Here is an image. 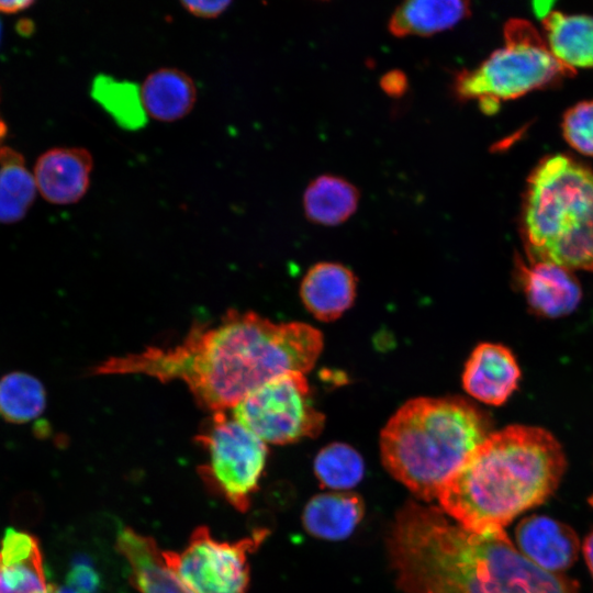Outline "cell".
Wrapping results in <instances>:
<instances>
[{
  "label": "cell",
  "instance_id": "cell-1",
  "mask_svg": "<svg viewBox=\"0 0 593 593\" xmlns=\"http://www.w3.org/2000/svg\"><path fill=\"white\" fill-rule=\"evenodd\" d=\"M323 349L322 333L305 323H275L230 310L214 324H195L170 346L110 357L94 376L143 374L182 381L209 413L232 411L245 396L288 372H309Z\"/></svg>",
  "mask_w": 593,
  "mask_h": 593
},
{
  "label": "cell",
  "instance_id": "cell-2",
  "mask_svg": "<svg viewBox=\"0 0 593 593\" xmlns=\"http://www.w3.org/2000/svg\"><path fill=\"white\" fill-rule=\"evenodd\" d=\"M566 466L563 449L548 430L510 425L486 437L444 484L437 500L443 512L467 530H503L555 492Z\"/></svg>",
  "mask_w": 593,
  "mask_h": 593
},
{
  "label": "cell",
  "instance_id": "cell-3",
  "mask_svg": "<svg viewBox=\"0 0 593 593\" xmlns=\"http://www.w3.org/2000/svg\"><path fill=\"white\" fill-rule=\"evenodd\" d=\"M486 412L460 396L405 402L381 432L388 471L423 500L437 499L448 479L492 433Z\"/></svg>",
  "mask_w": 593,
  "mask_h": 593
},
{
  "label": "cell",
  "instance_id": "cell-4",
  "mask_svg": "<svg viewBox=\"0 0 593 593\" xmlns=\"http://www.w3.org/2000/svg\"><path fill=\"white\" fill-rule=\"evenodd\" d=\"M522 233L528 260L593 271V171L562 154L527 179Z\"/></svg>",
  "mask_w": 593,
  "mask_h": 593
},
{
  "label": "cell",
  "instance_id": "cell-5",
  "mask_svg": "<svg viewBox=\"0 0 593 593\" xmlns=\"http://www.w3.org/2000/svg\"><path fill=\"white\" fill-rule=\"evenodd\" d=\"M574 75L575 69L551 53L529 21L514 18L504 25V46L478 67L460 70L454 80V92L460 100L477 99L490 114L501 100L522 97Z\"/></svg>",
  "mask_w": 593,
  "mask_h": 593
},
{
  "label": "cell",
  "instance_id": "cell-6",
  "mask_svg": "<svg viewBox=\"0 0 593 593\" xmlns=\"http://www.w3.org/2000/svg\"><path fill=\"white\" fill-rule=\"evenodd\" d=\"M195 440L206 452L200 477L233 507L246 511L266 465V443L227 412L212 413Z\"/></svg>",
  "mask_w": 593,
  "mask_h": 593
},
{
  "label": "cell",
  "instance_id": "cell-7",
  "mask_svg": "<svg viewBox=\"0 0 593 593\" xmlns=\"http://www.w3.org/2000/svg\"><path fill=\"white\" fill-rule=\"evenodd\" d=\"M232 416L264 443L286 445L314 438L325 424L302 372L279 376L245 396Z\"/></svg>",
  "mask_w": 593,
  "mask_h": 593
},
{
  "label": "cell",
  "instance_id": "cell-8",
  "mask_svg": "<svg viewBox=\"0 0 593 593\" xmlns=\"http://www.w3.org/2000/svg\"><path fill=\"white\" fill-rule=\"evenodd\" d=\"M266 532L236 542L214 539L209 528H197L180 552L164 551L165 558L193 593H246L249 583L247 553L255 550Z\"/></svg>",
  "mask_w": 593,
  "mask_h": 593
},
{
  "label": "cell",
  "instance_id": "cell-9",
  "mask_svg": "<svg viewBox=\"0 0 593 593\" xmlns=\"http://www.w3.org/2000/svg\"><path fill=\"white\" fill-rule=\"evenodd\" d=\"M515 277L532 311L542 317L569 315L582 298L574 271L549 261L528 260L516 255Z\"/></svg>",
  "mask_w": 593,
  "mask_h": 593
},
{
  "label": "cell",
  "instance_id": "cell-10",
  "mask_svg": "<svg viewBox=\"0 0 593 593\" xmlns=\"http://www.w3.org/2000/svg\"><path fill=\"white\" fill-rule=\"evenodd\" d=\"M93 157L83 147H55L43 153L34 166L37 191L53 204L67 205L87 193Z\"/></svg>",
  "mask_w": 593,
  "mask_h": 593
},
{
  "label": "cell",
  "instance_id": "cell-11",
  "mask_svg": "<svg viewBox=\"0 0 593 593\" xmlns=\"http://www.w3.org/2000/svg\"><path fill=\"white\" fill-rule=\"evenodd\" d=\"M521 369L513 353L495 343L479 344L468 358L462 372L465 391L477 401L499 406L515 392Z\"/></svg>",
  "mask_w": 593,
  "mask_h": 593
},
{
  "label": "cell",
  "instance_id": "cell-12",
  "mask_svg": "<svg viewBox=\"0 0 593 593\" xmlns=\"http://www.w3.org/2000/svg\"><path fill=\"white\" fill-rule=\"evenodd\" d=\"M515 539L523 556L551 573H560L570 568L580 551L575 532L570 526L544 515H532L522 519L516 526Z\"/></svg>",
  "mask_w": 593,
  "mask_h": 593
},
{
  "label": "cell",
  "instance_id": "cell-13",
  "mask_svg": "<svg viewBox=\"0 0 593 593\" xmlns=\"http://www.w3.org/2000/svg\"><path fill=\"white\" fill-rule=\"evenodd\" d=\"M116 548L127 561L131 581L141 593H193L152 537L124 528L118 535Z\"/></svg>",
  "mask_w": 593,
  "mask_h": 593
},
{
  "label": "cell",
  "instance_id": "cell-14",
  "mask_svg": "<svg viewBox=\"0 0 593 593\" xmlns=\"http://www.w3.org/2000/svg\"><path fill=\"white\" fill-rule=\"evenodd\" d=\"M357 292L354 272L338 262L312 266L300 284L305 309L318 321L333 322L351 307Z\"/></svg>",
  "mask_w": 593,
  "mask_h": 593
},
{
  "label": "cell",
  "instance_id": "cell-15",
  "mask_svg": "<svg viewBox=\"0 0 593 593\" xmlns=\"http://www.w3.org/2000/svg\"><path fill=\"white\" fill-rule=\"evenodd\" d=\"M37 539L7 529L0 546V593H51Z\"/></svg>",
  "mask_w": 593,
  "mask_h": 593
},
{
  "label": "cell",
  "instance_id": "cell-16",
  "mask_svg": "<svg viewBox=\"0 0 593 593\" xmlns=\"http://www.w3.org/2000/svg\"><path fill=\"white\" fill-rule=\"evenodd\" d=\"M139 93L147 116L163 123L186 118L198 98L193 78L176 67L150 71L139 85Z\"/></svg>",
  "mask_w": 593,
  "mask_h": 593
},
{
  "label": "cell",
  "instance_id": "cell-17",
  "mask_svg": "<svg viewBox=\"0 0 593 593\" xmlns=\"http://www.w3.org/2000/svg\"><path fill=\"white\" fill-rule=\"evenodd\" d=\"M470 13V3L459 0H413L401 3L388 27L394 36H427L458 24Z\"/></svg>",
  "mask_w": 593,
  "mask_h": 593
},
{
  "label": "cell",
  "instance_id": "cell-18",
  "mask_svg": "<svg viewBox=\"0 0 593 593\" xmlns=\"http://www.w3.org/2000/svg\"><path fill=\"white\" fill-rule=\"evenodd\" d=\"M541 23L549 49L561 63L593 68V15L552 10Z\"/></svg>",
  "mask_w": 593,
  "mask_h": 593
},
{
  "label": "cell",
  "instance_id": "cell-19",
  "mask_svg": "<svg viewBox=\"0 0 593 593\" xmlns=\"http://www.w3.org/2000/svg\"><path fill=\"white\" fill-rule=\"evenodd\" d=\"M363 516V503L354 493H324L310 500L303 512L304 528L313 536L338 540L348 537Z\"/></svg>",
  "mask_w": 593,
  "mask_h": 593
},
{
  "label": "cell",
  "instance_id": "cell-20",
  "mask_svg": "<svg viewBox=\"0 0 593 593\" xmlns=\"http://www.w3.org/2000/svg\"><path fill=\"white\" fill-rule=\"evenodd\" d=\"M358 189L344 178L322 175L313 179L303 194L305 216L313 223L334 226L342 224L356 211Z\"/></svg>",
  "mask_w": 593,
  "mask_h": 593
},
{
  "label": "cell",
  "instance_id": "cell-21",
  "mask_svg": "<svg viewBox=\"0 0 593 593\" xmlns=\"http://www.w3.org/2000/svg\"><path fill=\"white\" fill-rule=\"evenodd\" d=\"M37 192L34 175L26 168L21 153L0 147V223L11 224L22 220Z\"/></svg>",
  "mask_w": 593,
  "mask_h": 593
},
{
  "label": "cell",
  "instance_id": "cell-22",
  "mask_svg": "<svg viewBox=\"0 0 593 593\" xmlns=\"http://www.w3.org/2000/svg\"><path fill=\"white\" fill-rule=\"evenodd\" d=\"M90 93L120 127L137 131L146 125L148 116L142 103L138 85L99 74L91 82Z\"/></svg>",
  "mask_w": 593,
  "mask_h": 593
},
{
  "label": "cell",
  "instance_id": "cell-23",
  "mask_svg": "<svg viewBox=\"0 0 593 593\" xmlns=\"http://www.w3.org/2000/svg\"><path fill=\"white\" fill-rule=\"evenodd\" d=\"M45 407L46 391L36 377L13 371L0 380V415L7 422H31L38 417Z\"/></svg>",
  "mask_w": 593,
  "mask_h": 593
},
{
  "label": "cell",
  "instance_id": "cell-24",
  "mask_svg": "<svg viewBox=\"0 0 593 593\" xmlns=\"http://www.w3.org/2000/svg\"><path fill=\"white\" fill-rule=\"evenodd\" d=\"M314 472L323 486L346 490L360 482L365 463L360 454L351 446L333 443L316 455Z\"/></svg>",
  "mask_w": 593,
  "mask_h": 593
},
{
  "label": "cell",
  "instance_id": "cell-25",
  "mask_svg": "<svg viewBox=\"0 0 593 593\" xmlns=\"http://www.w3.org/2000/svg\"><path fill=\"white\" fill-rule=\"evenodd\" d=\"M562 134L579 153L593 156V100L581 101L563 115Z\"/></svg>",
  "mask_w": 593,
  "mask_h": 593
},
{
  "label": "cell",
  "instance_id": "cell-26",
  "mask_svg": "<svg viewBox=\"0 0 593 593\" xmlns=\"http://www.w3.org/2000/svg\"><path fill=\"white\" fill-rule=\"evenodd\" d=\"M100 582L99 573L90 562L83 560L75 562L66 577V584L81 593H96Z\"/></svg>",
  "mask_w": 593,
  "mask_h": 593
},
{
  "label": "cell",
  "instance_id": "cell-27",
  "mask_svg": "<svg viewBox=\"0 0 593 593\" xmlns=\"http://www.w3.org/2000/svg\"><path fill=\"white\" fill-rule=\"evenodd\" d=\"M232 4L230 0H184L180 5L189 14L205 20H212L221 16Z\"/></svg>",
  "mask_w": 593,
  "mask_h": 593
},
{
  "label": "cell",
  "instance_id": "cell-28",
  "mask_svg": "<svg viewBox=\"0 0 593 593\" xmlns=\"http://www.w3.org/2000/svg\"><path fill=\"white\" fill-rule=\"evenodd\" d=\"M381 87L388 94L398 97L406 90L407 80L403 72L392 70L382 77Z\"/></svg>",
  "mask_w": 593,
  "mask_h": 593
},
{
  "label": "cell",
  "instance_id": "cell-29",
  "mask_svg": "<svg viewBox=\"0 0 593 593\" xmlns=\"http://www.w3.org/2000/svg\"><path fill=\"white\" fill-rule=\"evenodd\" d=\"M34 1L29 0H12V1H0V12L1 13H16L29 7H31Z\"/></svg>",
  "mask_w": 593,
  "mask_h": 593
},
{
  "label": "cell",
  "instance_id": "cell-30",
  "mask_svg": "<svg viewBox=\"0 0 593 593\" xmlns=\"http://www.w3.org/2000/svg\"><path fill=\"white\" fill-rule=\"evenodd\" d=\"M583 553L589 567V570L593 577V532L590 533L583 544Z\"/></svg>",
  "mask_w": 593,
  "mask_h": 593
},
{
  "label": "cell",
  "instance_id": "cell-31",
  "mask_svg": "<svg viewBox=\"0 0 593 593\" xmlns=\"http://www.w3.org/2000/svg\"><path fill=\"white\" fill-rule=\"evenodd\" d=\"M552 1H535L533 2V10L536 16L542 20L552 11Z\"/></svg>",
  "mask_w": 593,
  "mask_h": 593
},
{
  "label": "cell",
  "instance_id": "cell-32",
  "mask_svg": "<svg viewBox=\"0 0 593 593\" xmlns=\"http://www.w3.org/2000/svg\"><path fill=\"white\" fill-rule=\"evenodd\" d=\"M51 593H81L72 586L65 584L60 586H51Z\"/></svg>",
  "mask_w": 593,
  "mask_h": 593
},
{
  "label": "cell",
  "instance_id": "cell-33",
  "mask_svg": "<svg viewBox=\"0 0 593 593\" xmlns=\"http://www.w3.org/2000/svg\"><path fill=\"white\" fill-rule=\"evenodd\" d=\"M7 132H8L7 124L4 123V121H3V119L1 118V114H0V144L4 139V137L7 136Z\"/></svg>",
  "mask_w": 593,
  "mask_h": 593
},
{
  "label": "cell",
  "instance_id": "cell-34",
  "mask_svg": "<svg viewBox=\"0 0 593 593\" xmlns=\"http://www.w3.org/2000/svg\"><path fill=\"white\" fill-rule=\"evenodd\" d=\"M1 33H2V25H1V22H0V41H1Z\"/></svg>",
  "mask_w": 593,
  "mask_h": 593
}]
</instances>
